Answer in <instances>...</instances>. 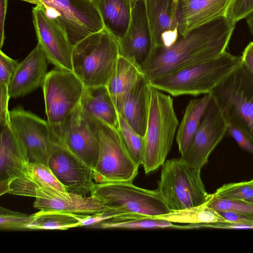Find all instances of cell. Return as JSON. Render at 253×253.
Here are the masks:
<instances>
[{
    "label": "cell",
    "instance_id": "cell-1",
    "mask_svg": "<svg viewBox=\"0 0 253 253\" xmlns=\"http://www.w3.org/2000/svg\"><path fill=\"white\" fill-rule=\"evenodd\" d=\"M226 16L179 35L169 46L152 48L141 67L148 81L212 60L226 51L235 28Z\"/></svg>",
    "mask_w": 253,
    "mask_h": 253
},
{
    "label": "cell",
    "instance_id": "cell-2",
    "mask_svg": "<svg viewBox=\"0 0 253 253\" xmlns=\"http://www.w3.org/2000/svg\"><path fill=\"white\" fill-rule=\"evenodd\" d=\"M148 105L142 163L146 173L164 164L179 126L169 95L150 85Z\"/></svg>",
    "mask_w": 253,
    "mask_h": 253
},
{
    "label": "cell",
    "instance_id": "cell-3",
    "mask_svg": "<svg viewBox=\"0 0 253 253\" xmlns=\"http://www.w3.org/2000/svg\"><path fill=\"white\" fill-rule=\"evenodd\" d=\"M242 64L241 56L225 51L205 63L148 81L151 86L173 96L211 91Z\"/></svg>",
    "mask_w": 253,
    "mask_h": 253
},
{
    "label": "cell",
    "instance_id": "cell-4",
    "mask_svg": "<svg viewBox=\"0 0 253 253\" xmlns=\"http://www.w3.org/2000/svg\"><path fill=\"white\" fill-rule=\"evenodd\" d=\"M120 55L118 42L104 28L73 46V72L85 87L107 86Z\"/></svg>",
    "mask_w": 253,
    "mask_h": 253
},
{
    "label": "cell",
    "instance_id": "cell-5",
    "mask_svg": "<svg viewBox=\"0 0 253 253\" xmlns=\"http://www.w3.org/2000/svg\"><path fill=\"white\" fill-rule=\"evenodd\" d=\"M132 182H95L90 195L121 213L113 218L117 219L157 216L170 211L157 190L142 188Z\"/></svg>",
    "mask_w": 253,
    "mask_h": 253
},
{
    "label": "cell",
    "instance_id": "cell-6",
    "mask_svg": "<svg viewBox=\"0 0 253 253\" xmlns=\"http://www.w3.org/2000/svg\"><path fill=\"white\" fill-rule=\"evenodd\" d=\"M162 166L157 190L170 211L198 206L213 198L206 190L201 171L182 163L179 158L168 160Z\"/></svg>",
    "mask_w": 253,
    "mask_h": 253
},
{
    "label": "cell",
    "instance_id": "cell-7",
    "mask_svg": "<svg viewBox=\"0 0 253 253\" xmlns=\"http://www.w3.org/2000/svg\"><path fill=\"white\" fill-rule=\"evenodd\" d=\"M228 123L244 129L253 142V79L242 64L210 93Z\"/></svg>",
    "mask_w": 253,
    "mask_h": 253
},
{
    "label": "cell",
    "instance_id": "cell-8",
    "mask_svg": "<svg viewBox=\"0 0 253 253\" xmlns=\"http://www.w3.org/2000/svg\"><path fill=\"white\" fill-rule=\"evenodd\" d=\"M42 87L47 122L57 142L67 119L80 103L84 86L73 72L55 67Z\"/></svg>",
    "mask_w": 253,
    "mask_h": 253
},
{
    "label": "cell",
    "instance_id": "cell-9",
    "mask_svg": "<svg viewBox=\"0 0 253 253\" xmlns=\"http://www.w3.org/2000/svg\"><path fill=\"white\" fill-rule=\"evenodd\" d=\"M42 7L65 31L74 46L104 28L95 0H20Z\"/></svg>",
    "mask_w": 253,
    "mask_h": 253
},
{
    "label": "cell",
    "instance_id": "cell-10",
    "mask_svg": "<svg viewBox=\"0 0 253 253\" xmlns=\"http://www.w3.org/2000/svg\"><path fill=\"white\" fill-rule=\"evenodd\" d=\"M100 136L98 160L93 169L95 183L132 181L139 166L127 151L118 129L94 119Z\"/></svg>",
    "mask_w": 253,
    "mask_h": 253
},
{
    "label": "cell",
    "instance_id": "cell-11",
    "mask_svg": "<svg viewBox=\"0 0 253 253\" xmlns=\"http://www.w3.org/2000/svg\"><path fill=\"white\" fill-rule=\"evenodd\" d=\"M227 126V122L217 102L211 95L190 144L181 153L180 161L201 171L207 163L211 152L226 133Z\"/></svg>",
    "mask_w": 253,
    "mask_h": 253
},
{
    "label": "cell",
    "instance_id": "cell-12",
    "mask_svg": "<svg viewBox=\"0 0 253 253\" xmlns=\"http://www.w3.org/2000/svg\"><path fill=\"white\" fill-rule=\"evenodd\" d=\"M11 127L26 148L30 162L48 166L55 141L47 121L21 106L9 111Z\"/></svg>",
    "mask_w": 253,
    "mask_h": 253
},
{
    "label": "cell",
    "instance_id": "cell-13",
    "mask_svg": "<svg viewBox=\"0 0 253 253\" xmlns=\"http://www.w3.org/2000/svg\"><path fill=\"white\" fill-rule=\"evenodd\" d=\"M57 142L92 169L95 167L100 148L97 125L83 112L80 104L67 119Z\"/></svg>",
    "mask_w": 253,
    "mask_h": 253
},
{
    "label": "cell",
    "instance_id": "cell-14",
    "mask_svg": "<svg viewBox=\"0 0 253 253\" xmlns=\"http://www.w3.org/2000/svg\"><path fill=\"white\" fill-rule=\"evenodd\" d=\"M32 12L38 43L48 62L56 68L73 72V45L64 29L41 6L36 5Z\"/></svg>",
    "mask_w": 253,
    "mask_h": 253
},
{
    "label": "cell",
    "instance_id": "cell-15",
    "mask_svg": "<svg viewBox=\"0 0 253 253\" xmlns=\"http://www.w3.org/2000/svg\"><path fill=\"white\" fill-rule=\"evenodd\" d=\"M48 166L68 192L90 194L95 183L93 169L65 146L55 142Z\"/></svg>",
    "mask_w": 253,
    "mask_h": 253
},
{
    "label": "cell",
    "instance_id": "cell-16",
    "mask_svg": "<svg viewBox=\"0 0 253 253\" xmlns=\"http://www.w3.org/2000/svg\"><path fill=\"white\" fill-rule=\"evenodd\" d=\"M9 194L44 199L71 195L48 166L36 162H29L23 175L11 183Z\"/></svg>",
    "mask_w": 253,
    "mask_h": 253
},
{
    "label": "cell",
    "instance_id": "cell-17",
    "mask_svg": "<svg viewBox=\"0 0 253 253\" xmlns=\"http://www.w3.org/2000/svg\"><path fill=\"white\" fill-rule=\"evenodd\" d=\"M118 43L120 55L140 65L148 57L152 41L145 0H139L132 6L129 27Z\"/></svg>",
    "mask_w": 253,
    "mask_h": 253
},
{
    "label": "cell",
    "instance_id": "cell-18",
    "mask_svg": "<svg viewBox=\"0 0 253 253\" xmlns=\"http://www.w3.org/2000/svg\"><path fill=\"white\" fill-rule=\"evenodd\" d=\"M0 148V194L9 193L10 185L21 177L29 163L27 150L16 137L10 122L1 126Z\"/></svg>",
    "mask_w": 253,
    "mask_h": 253
},
{
    "label": "cell",
    "instance_id": "cell-19",
    "mask_svg": "<svg viewBox=\"0 0 253 253\" xmlns=\"http://www.w3.org/2000/svg\"><path fill=\"white\" fill-rule=\"evenodd\" d=\"M179 0H145L152 37V48L159 46H169L178 38L177 10Z\"/></svg>",
    "mask_w": 253,
    "mask_h": 253
},
{
    "label": "cell",
    "instance_id": "cell-20",
    "mask_svg": "<svg viewBox=\"0 0 253 253\" xmlns=\"http://www.w3.org/2000/svg\"><path fill=\"white\" fill-rule=\"evenodd\" d=\"M48 63L42 46L38 42L17 67L8 84L10 97L25 96L42 86L48 73Z\"/></svg>",
    "mask_w": 253,
    "mask_h": 253
},
{
    "label": "cell",
    "instance_id": "cell-21",
    "mask_svg": "<svg viewBox=\"0 0 253 253\" xmlns=\"http://www.w3.org/2000/svg\"><path fill=\"white\" fill-rule=\"evenodd\" d=\"M232 0H179L177 18L179 34L222 16H225Z\"/></svg>",
    "mask_w": 253,
    "mask_h": 253
},
{
    "label": "cell",
    "instance_id": "cell-22",
    "mask_svg": "<svg viewBox=\"0 0 253 253\" xmlns=\"http://www.w3.org/2000/svg\"><path fill=\"white\" fill-rule=\"evenodd\" d=\"M145 76L140 65L133 59L120 55L115 70L107 85L118 113L130 90Z\"/></svg>",
    "mask_w": 253,
    "mask_h": 253
},
{
    "label": "cell",
    "instance_id": "cell-23",
    "mask_svg": "<svg viewBox=\"0 0 253 253\" xmlns=\"http://www.w3.org/2000/svg\"><path fill=\"white\" fill-rule=\"evenodd\" d=\"M149 87L146 76L141 78L128 93L119 113L142 136L145 135L147 122Z\"/></svg>",
    "mask_w": 253,
    "mask_h": 253
},
{
    "label": "cell",
    "instance_id": "cell-24",
    "mask_svg": "<svg viewBox=\"0 0 253 253\" xmlns=\"http://www.w3.org/2000/svg\"><path fill=\"white\" fill-rule=\"evenodd\" d=\"M87 116L119 128V113L106 86L85 87L80 103Z\"/></svg>",
    "mask_w": 253,
    "mask_h": 253
},
{
    "label": "cell",
    "instance_id": "cell-25",
    "mask_svg": "<svg viewBox=\"0 0 253 253\" xmlns=\"http://www.w3.org/2000/svg\"><path fill=\"white\" fill-rule=\"evenodd\" d=\"M71 193L67 198H36L33 207L42 211H56L78 215H93L107 210L108 208L99 199Z\"/></svg>",
    "mask_w": 253,
    "mask_h": 253
},
{
    "label": "cell",
    "instance_id": "cell-26",
    "mask_svg": "<svg viewBox=\"0 0 253 253\" xmlns=\"http://www.w3.org/2000/svg\"><path fill=\"white\" fill-rule=\"evenodd\" d=\"M104 28L118 42L126 33L131 20L130 0H95Z\"/></svg>",
    "mask_w": 253,
    "mask_h": 253
},
{
    "label": "cell",
    "instance_id": "cell-27",
    "mask_svg": "<svg viewBox=\"0 0 253 253\" xmlns=\"http://www.w3.org/2000/svg\"><path fill=\"white\" fill-rule=\"evenodd\" d=\"M211 97L210 93L206 94L202 97L190 99L187 104L176 134V140L180 154L190 144L200 124Z\"/></svg>",
    "mask_w": 253,
    "mask_h": 253
},
{
    "label": "cell",
    "instance_id": "cell-28",
    "mask_svg": "<svg viewBox=\"0 0 253 253\" xmlns=\"http://www.w3.org/2000/svg\"><path fill=\"white\" fill-rule=\"evenodd\" d=\"M182 210L170 211L169 213L153 216L172 223H187L191 228L215 223H229L218 211L208 205L210 202Z\"/></svg>",
    "mask_w": 253,
    "mask_h": 253
},
{
    "label": "cell",
    "instance_id": "cell-29",
    "mask_svg": "<svg viewBox=\"0 0 253 253\" xmlns=\"http://www.w3.org/2000/svg\"><path fill=\"white\" fill-rule=\"evenodd\" d=\"M35 217L28 226L32 230H66L82 226L85 215H78L56 211H42L35 213Z\"/></svg>",
    "mask_w": 253,
    "mask_h": 253
},
{
    "label": "cell",
    "instance_id": "cell-30",
    "mask_svg": "<svg viewBox=\"0 0 253 253\" xmlns=\"http://www.w3.org/2000/svg\"><path fill=\"white\" fill-rule=\"evenodd\" d=\"M97 225H98V227L103 229L185 228V226L176 225L166 220L152 216H144L127 219L112 218Z\"/></svg>",
    "mask_w": 253,
    "mask_h": 253
},
{
    "label": "cell",
    "instance_id": "cell-31",
    "mask_svg": "<svg viewBox=\"0 0 253 253\" xmlns=\"http://www.w3.org/2000/svg\"><path fill=\"white\" fill-rule=\"evenodd\" d=\"M119 131L123 142L134 162L142 165L144 152V138L137 133L125 119L119 114Z\"/></svg>",
    "mask_w": 253,
    "mask_h": 253
},
{
    "label": "cell",
    "instance_id": "cell-32",
    "mask_svg": "<svg viewBox=\"0 0 253 253\" xmlns=\"http://www.w3.org/2000/svg\"><path fill=\"white\" fill-rule=\"evenodd\" d=\"M212 194L215 198L247 201L253 198V179L224 184Z\"/></svg>",
    "mask_w": 253,
    "mask_h": 253
},
{
    "label": "cell",
    "instance_id": "cell-33",
    "mask_svg": "<svg viewBox=\"0 0 253 253\" xmlns=\"http://www.w3.org/2000/svg\"><path fill=\"white\" fill-rule=\"evenodd\" d=\"M35 217V213L29 214L0 207V229L21 230L28 228Z\"/></svg>",
    "mask_w": 253,
    "mask_h": 253
},
{
    "label": "cell",
    "instance_id": "cell-34",
    "mask_svg": "<svg viewBox=\"0 0 253 253\" xmlns=\"http://www.w3.org/2000/svg\"><path fill=\"white\" fill-rule=\"evenodd\" d=\"M208 205L218 212L232 211L253 216V204L246 201L221 199L213 196Z\"/></svg>",
    "mask_w": 253,
    "mask_h": 253
},
{
    "label": "cell",
    "instance_id": "cell-35",
    "mask_svg": "<svg viewBox=\"0 0 253 253\" xmlns=\"http://www.w3.org/2000/svg\"><path fill=\"white\" fill-rule=\"evenodd\" d=\"M253 13V0H232L225 16L235 25Z\"/></svg>",
    "mask_w": 253,
    "mask_h": 253
},
{
    "label": "cell",
    "instance_id": "cell-36",
    "mask_svg": "<svg viewBox=\"0 0 253 253\" xmlns=\"http://www.w3.org/2000/svg\"><path fill=\"white\" fill-rule=\"evenodd\" d=\"M19 62L15 60L0 50V84H8Z\"/></svg>",
    "mask_w": 253,
    "mask_h": 253
},
{
    "label": "cell",
    "instance_id": "cell-37",
    "mask_svg": "<svg viewBox=\"0 0 253 253\" xmlns=\"http://www.w3.org/2000/svg\"><path fill=\"white\" fill-rule=\"evenodd\" d=\"M226 133L232 136L241 148L253 154V142L244 129L234 124L228 123Z\"/></svg>",
    "mask_w": 253,
    "mask_h": 253
},
{
    "label": "cell",
    "instance_id": "cell-38",
    "mask_svg": "<svg viewBox=\"0 0 253 253\" xmlns=\"http://www.w3.org/2000/svg\"><path fill=\"white\" fill-rule=\"evenodd\" d=\"M120 214H121L118 211L108 208L101 212L85 216L82 220V226L97 224Z\"/></svg>",
    "mask_w": 253,
    "mask_h": 253
},
{
    "label": "cell",
    "instance_id": "cell-39",
    "mask_svg": "<svg viewBox=\"0 0 253 253\" xmlns=\"http://www.w3.org/2000/svg\"><path fill=\"white\" fill-rule=\"evenodd\" d=\"M7 85L0 84V122L1 126L10 122L8 109L10 98Z\"/></svg>",
    "mask_w": 253,
    "mask_h": 253
},
{
    "label": "cell",
    "instance_id": "cell-40",
    "mask_svg": "<svg viewBox=\"0 0 253 253\" xmlns=\"http://www.w3.org/2000/svg\"><path fill=\"white\" fill-rule=\"evenodd\" d=\"M218 212L228 220L229 223L252 224L253 216L228 211H222Z\"/></svg>",
    "mask_w": 253,
    "mask_h": 253
},
{
    "label": "cell",
    "instance_id": "cell-41",
    "mask_svg": "<svg viewBox=\"0 0 253 253\" xmlns=\"http://www.w3.org/2000/svg\"><path fill=\"white\" fill-rule=\"evenodd\" d=\"M242 63L253 79V42H250L244 49Z\"/></svg>",
    "mask_w": 253,
    "mask_h": 253
},
{
    "label": "cell",
    "instance_id": "cell-42",
    "mask_svg": "<svg viewBox=\"0 0 253 253\" xmlns=\"http://www.w3.org/2000/svg\"><path fill=\"white\" fill-rule=\"evenodd\" d=\"M8 5V0H0V44L1 48L4 41V22Z\"/></svg>",
    "mask_w": 253,
    "mask_h": 253
},
{
    "label": "cell",
    "instance_id": "cell-43",
    "mask_svg": "<svg viewBox=\"0 0 253 253\" xmlns=\"http://www.w3.org/2000/svg\"><path fill=\"white\" fill-rule=\"evenodd\" d=\"M247 23L250 32L253 35V14H252L248 17Z\"/></svg>",
    "mask_w": 253,
    "mask_h": 253
},
{
    "label": "cell",
    "instance_id": "cell-44",
    "mask_svg": "<svg viewBox=\"0 0 253 253\" xmlns=\"http://www.w3.org/2000/svg\"><path fill=\"white\" fill-rule=\"evenodd\" d=\"M139 0H130L132 6L134 5Z\"/></svg>",
    "mask_w": 253,
    "mask_h": 253
},
{
    "label": "cell",
    "instance_id": "cell-45",
    "mask_svg": "<svg viewBox=\"0 0 253 253\" xmlns=\"http://www.w3.org/2000/svg\"><path fill=\"white\" fill-rule=\"evenodd\" d=\"M246 202L253 204V198L249 199V200L247 201Z\"/></svg>",
    "mask_w": 253,
    "mask_h": 253
}]
</instances>
